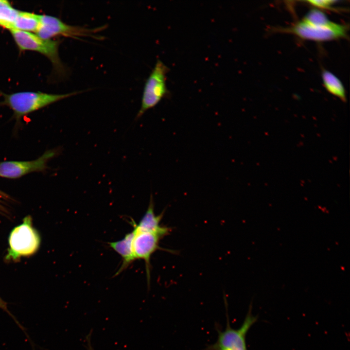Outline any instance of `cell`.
Wrapping results in <instances>:
<instances>
[{
  "instance_id": "obj_6",
  "label": "cell",
  "mask_w": 350,
  "mask_h": 350,
  "mask_svg": "<svg viewBox=\"0 0 350 350\" xmlns=\"http://www.w3.org/2000/svg\"><path fill=\"white\" fill-rule=\"evenodd\" d=\"M169 69L158 59L147 79L142 93L141 106L136 119L140 118L148 110L155 107L160 101L168 97L170 93L166 86V74Z\"/></svg>"
},
{
  "instance_id": "obj_9",
  "label": "cell",
  "mask_w": 350,
  "mask_h": 350,
  "mask_svg": "<svg viewBox=\"0 0 350 350\" xmlns=\"http://www.w3.org/2000/svg\"><path fill=\"white\" fill-rule=\"evenodd\" d=\"M134 235L132 246L133 253L136 259L143 260L145 262L147 284L148 287L150 281V259L157 250L168 251L171 253L175 251L161 248L159 246V242L163 238L155 233L141 231L133 227Z\"/></svg>"
},
{
  "instance_id": "obj_17",
  "label": "cell",
  "mask_w": 350,
  "mask_h": 350,
  "mask_svg": "<svg viewBox=\"0 0 350 350\" xmlns=\"http://www.w3.org/2000/svg\"><path fill=\"white\" fill-rule=\"evenodd\" d=\"M0 197L5 199H11L8 194L5 193L4 192H2V191H0ZM0 213L4 214H9V212L7 209L5 207H4L2 204L1 202L0 201Z\"/></svg>"
},
{
  "instance_id": "obj_3",
  "label": "cell",
  "mask_w": 350,
  "mask_h": 350,
  "mask_svg": "<svg viewBox=\"0 0 350 350\" xmlns=\"http://www.w3.org/2000/svg\"><path fill=\"white\" fill-rule=\"evenodd\" d=\"M8 247L4 261L17 262L22 258L36 253L41 245V236L34 227L33 219L28 215L22 222L14 227L8 236Z\"/></svg>"
},
{
  "instance_id": "obj_5",
  "label": "cell",
  "mask_w": 350,
  "mask_h": 350,
  "mask_svg": "<svg viewBox=\"0 0 350 350\" xmlns=\"http://www.w3.org/2000/svg\"><path fill=\"white\" fill-rule=\"evenodd\" d=\"M40 26L35 34L46 39H52L59 36L75 39L90 37L96 39H102V36L96 34L106 27L105 25H104L95 28H88L71 25L57 17L47 15H40Z\"/></svg>"
},
{
  "instance_id": "obj_1",
  "label": "cell",
  "mask_w": 350,
  "mask_h": 350,
  "mask_svg": "<svg viewBox=\"0 0 350 350\" xmlns=\"http://www.w3.org/2000/svg\"><path fill=\"white\" fill-rule=\"evenodd\" d=\"M348 30L347 25L332 22L323 12L313 9L301 20L280 31L304 40L326 41L347 37Z\"/></svg>"
},
{
  "instance_id": "obj_13",
  "label": "cell",
  "mask_w": 350,
  "mask_h": 350,
  "mask_svg": "<svg viewBox=\"0 0 350 350\" xmlns=\"http://www.w3.org/2000/svg\"><path fill=\"white\" fill-rule=\"evenodd\" d=\"M321 77L326 89L331 94L339 98L343 102L346 101L345 88L340 80L329 70H322Z\"/></svg>"
},
{
  "instance_id": "obj_2",
  "label": "cell",
  "mask_w": 350,
  "mask_h": 350,
  "mask_svg": "<svg viewBox=\"0 0 350 350\" xmlns=\"http://www.w3.org/2000/svg\"><path fill=\"white\" fill-rule=\"evenodd\" d=\"M81 92L52 94L28 91L5 94L0 91L3 98L0 104L7 106L12 110L14 117L18 122L29 114Z\"/></svg>"
},
{
  "instance_id": "obj_7",
  "label": "cell",
  "mask_w": 350,
  "mask_h": 350,
  "mask_svg": "<svg viewBox=\"0 0 350 350\" xmlns=\"http://www.w3.org/2000/svg\"><path fill=\"white\" fill-rule=\"evenodd\" d=\"M225 304L227 312L226 329L221 331L216 327L218 332L217 341L214 344L207 346L204 350H247L246 335L251 327L257 321L258 317L252 314V306L250 305L242 326L239 329H233L229 323L227 303L226 301Z\"/></svg>"
},
{
  "instance_id": "obj_10",
  "label": "cell",
  "mask_w": 350,
  "mask_h": 350,
  "mask_svg": "<svg viewBox=\"0 0 350 350\" xmlns=\"http://www.w3.org/2000/svg\"><path fill=\"white\" fill-rule=\"evenodd\" d=\"M164 213L163 211L159 215L155 213L154 202L151 194L148 208L143 217L138 224L132 221L131 225L138 230L153 232L164 238L171 231L170 228L160 224Z\"/></svg>"
},
{
  "instance_id": "obj_15",
  "label": "cell",
  "mask_w": 350,
  "mask_h": 350,
  "mask_svg": "<svg viewBox=\"0 0 350 350\" xmlns=\"http://www.w3.org/2000/svg\"><path fill=\"white\" fill-rule=\"evenodd\" d=\"M8 303L3 300L0 296V309L2 310L4 312H6L15 322L17 325L19 327L20 329L25 334L28 340H29L30 343L33 345V343L32 342L31 339L30 338L28 334L27 333L24 327L20 323L18 320L15 315L10 312L8 307Z\"/></svg>"
},
{
  "instance_id": "obj_11",
  "label": "cell",
  "mask_w": 350,
  "mask_h": 350,
  "mask_svg": "<svg viewBox=\"0 0 350 350\" xmlns=\"http://www.w3.org/2000/svg\"><path fill=\"white\" fill-rule=\"evenodd\" d=\"M134 235L133 230L127 233L121 240L109 242V246L120 255L122 258V263L115 274L117 276L126 269L133 262L136 260L133 250L132 243Z\"/></svg>"
},
{
  "instance_id": "obj_8",
  "label": "cell",
  "mask_w": 350,
  "mask_h": 350,
  "mask_svg": "<svg viewBox=\"0 0 350 350\" xmlns=\"http://www.w3.org/2000/svg\"><path fill=\"white\" fill-rule=\"evenodd\" d=\"M58 152L56 149L49 150L32 160L0 161V177L14 179L32 173L44 172L48 168V161Z\"/></svg>"
},
{
  "instance_id": "obj_4",
  "label": "cell",
  "mask_w": 350,
  "mask_h": 350,
  "mask_svg": "<svg viewBox=\"0 0 350 350\" xmlns=\"http://www.w3.org/2000/svg\"><path fill=\"white\" fill-rule=\"evenodd\" d=\"M10 32L20 51H34L43 55L50 61L58 76L65 77L67 75V69L59 57V40L43 39L34 33L16 30Z\"/></svg>"
},
{
  "instance_id": "obj_12",
  "label": "cell",
  "mask_w": 350,
  "mask_h": 350,
  "mask_svg": "<svg viewBox=\"0 0 350 350\" xmlns=\"http://www.w3.org/2000/svg\"><path fill=\"white\" fill-rule=\"evenodd\" d=\"M40 24V15L19 11L12 30L36 33Z\"/></svg>"
},
{
  "instance_id": "obj_14",
  "label": "cell",
  "mask_w": 350,
  "mask_h": 350,
  "mask_svg": "<svg viewBox=\"0 0 350 350\" xmlns=\"http://www.w3.org/2000/svg\"><path fill=\"white\" fill-rule=\"evenodd\" d=\"M18 12L9 1L0 0V26L12 30Z\"/></svg>"
},
{
  "instance_id": "obj_16",
  "label": "cell",
  "mask_w": 350,
  "mask_h": 350,
  "mask_svg": "<svg viewBox=\"0 0 350 350\" xmlns=\"http://www.w3.org/2000/svg\"><path fill=\"white\" fill-rule=\"evenodd\" d=\"M306 2L317 8L331 9L337 1L332 0H308Z\"/></svg>"
}]
</instances>
